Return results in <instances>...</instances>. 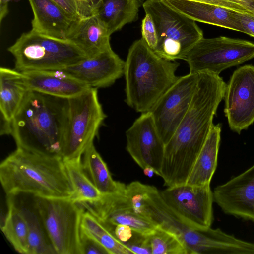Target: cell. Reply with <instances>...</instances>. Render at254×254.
Masks as SVG:
<instances>
[{
    "instance_id": "obj_14",
    "label": "cell",
    "mask_w": 254,
    "mask_h": 254,
    "mask_svg": "<svg viewBox=\"0 0 254 254\" xmlns=\"http://www.w3.org/2000/svg\"><path fill=\"white\" fill-rule=\"evenodd\" d=\"M179 238L188 254H254V243L211 227L195 229L185 227Z\"/></svg>"
},
{
    "instance_id": "obj_28",
    "label": "cell",
    "mask_w": 254,
    "mask_h": 254,
    "mask_svg": "<svg viewBox=\"0 0 254 254\" xmlns=\"http://www.w3.org/2000/svg\"><path fill=\"white\" fill-rule=\"evenodd\" d=\"M81 227L83 234L100 244L109 254H133L125 244L116 237L113 228L85 210L82 215Z\"/></svg>"
},
{
    "instance_id": "obj_1",
    "label": "cell",
    "mask_w": 254,
    "mask_h": 254,
    "mask_svg": "<svg viewBox=\"0 0 254 254\" xmlns=\"http://www.w3.org/2000/svg\"><path fill=\"white\" fill-rule=\"evenodd\" d=\"M227 84L219 75L199 73L190 105L165 145L160 177L167 187L186 183L213 125Z\"/></svg>"
},
{
    "instance_id": "obj_23",
    "label": "cell",
    "mask_w": 254,
    "mask_h": 254,
    "mask_svg": "<svg viewBox=\"0 0 254 254\" xmlns=\"http://www.w3.org/2000/svg\"><path fill=\"white\" fill-rule=\"evenodd\" d=\"M33 13L32 30L49 36L66 39L73 20L53 0H28Z\"/></svg>"
},
{
    "instance_id": "obj_34",
    "label": "cell",
    "mask_w": 254,
    "mask_h": 254,
    "mask_svg": "<svg viewBox=\"0 0 254 254\" xmlns=\"http://www.w3.org/2000/svg\"><path fill=\"white\" fill-rule=\"evenodd\" d=\"M125 244L133 254H151L145 234L133 230L132 237Z\"/></svg>"
},
{
    "instance_id": "obj_41",
    "label": "cell",
    "mask_w": 254,
    "mask_h": 254,
    "mask_svg": "<svg viewBox=\"0 0 254 254\" xmlns=\"http://www.w3.org/2000/svg\"><path fill=\"white\" fill-rule=\"evenodd\" d=\"M78 2L87 3L91 6H92L93 8L94 5H95V3L97 1V0H75Z\"/></svg>"
},
{
    "instance_id": "obj_6",
    "label": "cell",
    "mask_w": 254,
    "mask_h": 254,
    "mask_svg": "<svg viewBox=\"0 0 254 254\" xmlns=\"http://www.w3.org/2000/svg\"><path fill=\"white\" fill-rule=\"evenodd\" d=\"M143 8L152 18L157 30L158 43L154 52L165 59L185 60L192 47L203 38L195 21L163 0H146Z\"/></svg>"
},
{
    "instance_id": "obj_4",
    "label": "cell",
    "mask_w": 254,
    "mask_h": 254,
    "mask_svg": "<svg viewBox=\"0 0 254 254\" xmlns=\"http://www.w3.org/2000/svg\"><path fill=\"white\" fill-rule=\"evenodd\" d=\"M179 65L158 55L142 38L134 41L125 62L127 104L137 112L150 111L179 78Z\"/></svg>"
},
{
    "instance_id": "obj_2",
    "label": "cell",
    "mask_w": 254,
    "mask_h": 254,
    "mask_svg": "<svg viewBox=\"0 0 254 254\" xmlns=\"http://www.w3.org/2000/svg\"><path fill=\"white\" fill-rule=\"evenodd\" d=\"M0 180L6 196L27 193L44 198L71 199L73 194L61 156L18 147L1 162Z\"/></svg>"
},
{
    "instance_id": "obj_3",
    "label": "cell",
    "mask_w": 254,
    "mask_h": 254,
    "mask_svg": "<svg viewBox=\"0 0 254 254\" xmlns=\"http://www.w3.org/2000/svg\"><path fill=\"white\" fill-rule=\"evenodd\" d=\"M68 99L30 90L10 125L17 147L61 156Z\"/></svg>"
},
{
    "instance_id": "obj_35",
    "label": "cell",
    "mask_w": 254,
    "mask_h": 254,
    "mask_svg": "<svg viewBox=\"0 0 254 254\" xmlns=\"http://www.w3.org/2000/svg\"><path fill=\"white\" fill-rule=\"evenodd\" d=\"M81 249V254H109L103 246L82 232Z\"/></svg>"
},
{
    "instance_id": "obj_39",
    "label": "cell",
    "mask_w": 254,
    "mask_h": 254,
    "mask_svg": "<svg viewBox=\"0 0 254 254\" xmlns=\"http://www.w3.org/2000/svg\"><path fill=\"white\" fill-rule=\"evenodd\" d=\"M245 7L254 15V0H232Z\"/></svg>"
},
{
    "instance_id": "obj_17",
    "label": "cell",
    "mask_w": 254,
    "mask_h": 254,
    "mask_svg": "<svg viewBox=\"0 0 254 254\" xmlns=\"http://www.w3.org/2000/svg\"><path fill=\"white\" fill-rule=\"evenodd\" d=\"M125 194L134 211L157 227L174 232L182 223L156 187L133 181L126 185Z\"/></svg>"
},
{
    "instance_id": "obj_27",
    "label": "cell",
    "mask_w": 254,
    "mask_h": 254,
    "mask_svg": "<svg viewBox=\"0 0 254 254\" xmlns=\"http://www.w3.org/2000/svg\"><path fill=\"white\" fill-rule=\"evenodd\" d=\"M82 157L84 171L102 194L125 191L126 185L113 179L106 163L93 143L87 148Z\"/></svg>"
},
{
    "instance_id": "obj_25",
    "label": "cell",
    "mask_w": 254,
    "mask_h": 254,
    "mask_svg": "<svg viewBox=\"0 0 254 254\" xmlns=\"http://www.w3.org/2000/svg\"><path fill=\"white\" fill-rule=\"evenodd\" d=\"M141 4L139 0H98L92 11L108 34L121 29L137 18Z\"/></svg>"
},
{
    "instance_id": "obj_22",
    "label": "cell",
    "mask_w": 254,
    "mask_h": 254,
    "mask_svg": "<svg viewBox=\"0 0 254 254\" xmlns=\"http://www.w3.org/2000/svg\"><path fill=\"white\" fill-rule=\"evenodd\" d=\"M178 12L195 21L242 32L237 11L221 6L185 0H163Z\"/></svg>"
},
{
    "instance_id": "obj_38",
    "label": "cell",
    "mask_w": 254,
    "mask_h": 254,
    "mask_svg": "<svg viewBox=\"0 0 254 254\" xmlns=\"http://www.w3.org/2000/svg\"><path fill=\"white\" fill-rule=\"evenodd\" d=\"M116 237L122 243L126 244L133 235V230L127 225H118L114 227Z\"/></svg>"
},
{
    "instance_id": "obj_9",
    "label": "cell",
    "mask_w": 254,
    "mask_h": 254,
    "mask_svg": "<svg viewBox=\"0 0 254 254\" xmlns=\"http://www.w3.org/2000/svg\"><path fill=\"white\" fill-rule=\"evenodd\" d=\"M254 58V43L249 41L219 36L198 41L185 61L190 72H208L219 75L224 70Z\"/></svg>"
},
{
    "instance_id": "obj_11",
    "label": "cell",
    "mask_w": 254,
    "mask_h": 254,
    "mask_svg": "<svg viewBox=\"0 0 254 254\" xmlns=\"http://www.w3.org/2000/svg\"><path fill=\"white\" fill-rule=\"evenodd\" d=\"M199 73L179 77L149 111L158 133L166 145L187 112L194 94Z\"/></svg>"
},
{
    "instance_id": "obj_10",
    "label": "cell",
    "mask_w": 254,
    "mask_h": 254,
    "mask_svg": "<svg viewBox=\"0 0 254 254\" xmlns=\"http://www.w3.org/2000/svg\"><path fill=\"white\" fill-rule=\"evenodd\" d=\"M160 193L167 205L184 225L195 229L211 227L214 200L210 185L184 184L167 187Z\"/></svg>"
},
{
    "instance_id": "obj_20",
    "label": "cell",
    "mask_w": 254,
    "mask_h": 254,
    "mask_svg": "<svg viewBox=\"0 0 254 254\" xmlns=\"http://www.w3.org/2000/svg\"><path fill=\"white\" fill-rule=\"evenodd\" d=\"M29 91L21 72L0 67L1 135H10L11 123Z\"/></svg>"
},
{
    "instance_id": "obj_32",
    "label": "cell",
    "mask_w": 254,
    "mask_h": 254,
    "mask_svg": "<svg viewBox=\"0 0 254 254\" xmlns=\"http://www.w3.org/2000/svg\"><path fill=\"white\" fill-rule=\"evenodd\" d=\"M59 4L73 20L91 15V8L87 3L75 0H53Z\"/></svg>"
},
{
    "instance_id": "obj_8",
    "label": "cell",
    "mask_w": 254,
    "mask_h": 254,
    "mask_svg": "<svg viewBox=\"0 0 254 254\" xmlns=\"http://www.w3.org/2000/svg\"><path fill=\"white\" fill-rule=\"evenodd\" d=\"M46 231L57 254H81L84 208L69 198L35 196Z\"/></svg>"
},
{
    "instance_id": "obj_15",
    "label": "cell",
    "mask_w": 254,
    "mask_h": 254,
    "mask_svg": "<svg viewBox=\"0 0 254 254\" xmlns=\"http://www.w3.org/2000/svg\"><path fill=\"white\" fill-rule=\"evenodd\" d=\"M79 204L112 228L118 225H127L133 230L146 235L157 227L134 211L125 191L102 194L98 200Z\"/></svg>"
},
{
    "instance_id": "obj_31",
    "label": "cell",
    "mask_w": 254,
    "mask_h": 254,
    "mask_svg": "<svg viewBox=\"0 0 254 254\" xmlns=\"http://www.w3.org/2000/svg\"><path fill=\"white\" fill-rule=\"evenodd\" d=\"M146 235L151 254H188L179 238L167 230L157 227Z\"/></svg>"
},
{
    "instance_id": "obj_18",
    "label": "cell",
    "mask_w": 254,
    "mask_h": 254,
    "mask_svg": "<svg viewBox=\"0 0 254 254\" xmlns=\"http://www.w3.org/2000/svg\"><path fill=\"white\" fill-rule=\"evenodd\" d=\"M125 62L111 47L91 57L61 70L86 84L90 88H105L121 77Z\"/></svg>"
},
{
    "instance_id": "obj_29",
    "label": "cell",
    "mask_w": 254,
    "mask_h": 254,
    "mask_svg": "<svg viewBox=\"0 0 254 254\" xmlns=\"http://www.w3.org/2000/svg\"><path fill=\"white\" fill-rule=\"evenodd\" d=\"M8 211L1 226V231L14 250L30 254L28 230L26 222L13 203L7 199Z\"/></svg>"
},
{
    "instance_id": "obj_7",
    "label": "cell",
    "mask_w": 254,
    "mask_h": 254,
    "mask_svg": "<svg viewBox=\"0 0 254 254\" xmlns=\"http://www.w3.org/2000/svg\"><path fill=\"white\" fill-rule=\"evenodd\" d=\"M106 117L97 88H90L68 99L65 129L61 156L64 161L81 159L97 135Z\"/></svg>"
},
{
    "instance_id": "obj_30",
    "label": "cell",
    "mask_w": 254,
    "mask_h": 254,
    "mask_svg": "<svg viewBox=\"0 0 254 254\" xmlns=\"http://www.w3.org/2000/svg\"><path fill=\"white\" fill-rule=\"evenodd\" d=\"M64 162L73 190L71 199L77 203L99 200L102 194L84 171L81 159Z\"/></svg>"
},
{
    "instance_id": "obj_13",
    "label": "cell",
    "mask_w": 254,
    "mask_h": 254,
    "mask_svg": "<svg viewBox=\"0 0 254 254\" xmlns=\"http://www.w3.org/2000/svg\"><path fill=\"white\" fill-rule=\"evenodd\" d=\"M126 149L142 169L151 167L160 176L165 145L150 112L141 113L126 131Z\"/></svg>"
},
{
    "instance_id": "obj_36",
    "label": "cell",
    "mask_w": 254,
    "mask_h": 254,
    "mask_svg": "<svg viewBox=\"0 0 254 254\" xmlns=\"http://www.w3.org/2000/svg\"><path fill=\"white\" fill-rule=\"evenodd\" d=\"M237 17L242 32L254 37V15L249 13L238 12Z\"/></svg>"
},
{
    "instance_id": "obj_40",
    "label": "cell",
    "mask_w": 254,
    "mask_h": 254,
    "mask_svg": "<svg viewBox=\"0 0 254 254\" xmlns=\"http://www.w3.org/2000/svg\"><path fill=\"white\" fill-rule=\"evenodd\" d=\"M143 170L144 175L149 177H152L154 175V174H155L154 169L151 167H147Z\"/></svg>"
},
{
    "instance_id": "obj_24",
    "label": "cell",
    "mask_w": 254,
    "mask_h": 254,
    "mask_svg": "<svg viewBox=\"0 0 254 254\" xmlns=\"http://www.w3.org/2000/svg\"><path fill=\"white\" fill-rule=\"evenodd\" d=\"M110 35L94 15L74 21L66 36L87 56L91 57L111 47Z\"/></svg>"
},
{
    "instance_id": "obj_12",
    "label": "cell",
    "mask_w": 254,
    "mask_h": 254,
    "mask_svg": "<svg viewBox=\"0 0 254 254\" xmlns=\"http://www.w3.org/2000/svg\"><path fill=\"white\" fill-rule=\"evenodd\" d=\"M224 112L231 130L240 134L254 122V66L236 69L227 84Z\"/></svg>"
},
{
    "instance_id": "obj_19",
    "label": "cell",
    "mask_w": 254,
    "mask_h": 254,
    "mask_svg": "<svg viewBox=\"0 0 254 254\" xmlns=\"http://www.w3.org/2000/svg\"><path fill=\"white\" fill-rule=\"evenodd\" d=\"M31 91L68 99L90 88L86 84L61 70L21 72Z\"/></svg>"
},
{
    "instance_id": "obj_33",
    "label": "cell",
    "mask_w": 254,
    "mask_h": 254,
    "mask_svg": "<svg viewBox=\"0 0 254 254\" xmlns=\"http://www.w3.org/2000/svg\"><path fill=\"white\" fill-rule=\"evenodd\" d=\"M141 33L142 38L149 47L154 51L158 43L157 30L152 18L146 13L142 21Z\"/></svg>"
},
{
    "instance_id": "obj_37",
    "label": "cell",
    "mask_w": 254,
    "mask_h": 254,
    "mask_svg": "<svg viewBox=\"0 0 254 254\" xmlns=\"http://www.w3.org/2000/svg\"><path fill=\"white\" fill-rule=\"evenodd\" d=\"M213 4L241 12L251 13L245 7L232 0H185ZM252 14V13H251Z\"/></svg>"
},
{
    "instance_id": "obj_16",
    "label": "cell",
    "mask_w": 254,
    "mask_h": 254,
    "mask_svg": "<svg viewBox=\"0 0 254 254\" xmlns=\"http://www.w3.org/2000/svg\"><path fill=\"white\" fill-rule=\"evenodd\" d=\"M214 201L226 214L254 223V164L216 187Z\"/></svg>"
},
{
    "instance_id": "obj_5",
    "label": "cell",
    "mask_w": 254,
    "mask_h": 254,
    "mask_svg": "<svg viewBox=\"0 0 254 254\" xmlns=\"http://www.w3.org/2000/svg\"><path fill=\"white\" fill-rule=\"evenodd\" d=\"M20 72L61 70L87 58L72 42L30 30L8 48Z\"/></svg>"
},
{
    "instance_id": "obj_21",
    "label": "cell",
    "mask_w": 254,
    "mask_h": 254,
    "mask_svg": "<svg viewBox=\"0 0 254 254\" xmlns=\"http://www.w3.org/2000/svg\"><path fill=\"white\" fill-rule=\"evenodd\" d=\"M6 196L7 199L17 208L26 222L30 254H57L48 235L35 196L19 193Z\"/></svg>"
},
{
    "instance_id": "obj_26",
    "label": "cell",
    "mask_w": 254,
    "mask_h": 254,
    "mask_svg": "<svg viewBox=\"0 0 254 254\" xmlns=\"http://www.w3.org/2000/svg\"><path fill=\"white\" fill-rule=\"evenodd\" d=\"M221 132L220 124L212 125L186 184L193 186L210 184L217 167Z\"/></svg>"
}]
</instances>
